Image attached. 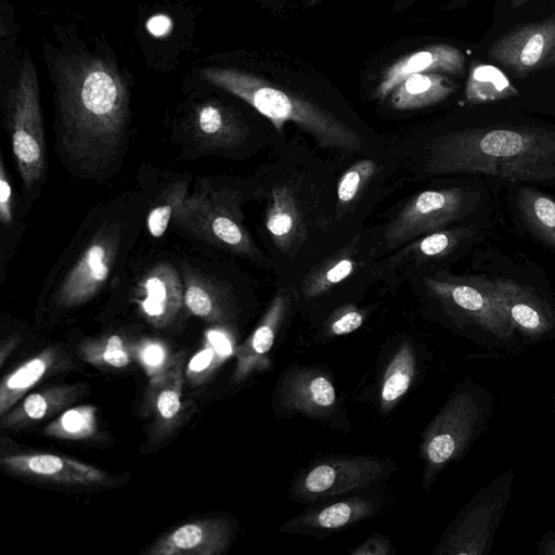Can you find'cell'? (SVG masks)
<instances>
[{
	"label": "cell",
	"instance_id": "cell-1",
	"mask_svg": "<svg viewBox=\"0 0 555 555\" xmlns=\"http://www.w3.org/2000/svg\"><path fill=\"white\" fill-rule=\"evenodd\" d=\"M55 89L59 138L67 156L86 171L109 164L124 142L129 90L112 59L89 51L48 59Z\"/></svg>",
	"mask_w": 555,
	"mask_h": 555
},
{
	"label": "cell",
	"instance_id": "cell-2",
	"mask_svg": "<svg viewBox=\"0 0 555 555\" xmlns=\"http://www.w3.org/2000/svg\"><path fill=\"white\" fill-rule=\"evenodd\" d=\"M430 173L479 172L503 179L555 178V134L520 128H478L447 133L429 144Z\"/></svg>",
	"mask_w": 555,
	"mask_h": 555
},
{
	"label": "cell",
	"instance_id": "cell-3",
	"mask_svg": "<svg viewBox=\"0 0 555 555\" xmlns=\"http://www.w3.org/2000/svg\"><path fill=\"white\" fill-rule=\"evenodd\" d=\"M202 79L240 98L268 118L278 132L294 122L326 149L358 152L361 137L327 111L268 81L235 68L206 66Z\"/></svg>",
	"mask_w": 555,
	"mask_h": 555
},
{
	"label": "cell",
	"instance_id": "cell-4",
	"mask_svg": "<svg viewBox=\"0 0 555 555\" xmlns=\"http://www.w3.org/2000/svg\"><path fill=\"white\" fill-rule=\"evenodd\" d=\"M4 115L17 169L24 186L29 189L44 175L47 157L38 76L28 51L9 90Z\"/></svg>",
	"mask_w": 555,
	"mask_h": 555
},
{
	"label": "cell",
	"instance_id": "cell-5",
	"mask_svg": "<svg viewBox=\"0 0 555 555\" xmlns=\"http://www.w3.org/2000/svg\"><path fill=\"white\" fill-rule=\"evenodd\" d=\"M466 208L467 194L459 188L420 192L410 198L386 228V247L396 248L417 236L439 231L460 219Z\"/></svg>",
	"mask_w": 555,
	"mask_h": 555
},
{
	"label": "cell",
	"instance_id": "cell-6",
	"mask_svg": "<svg viewBox=\"0 0 555 555\" xmlns=\"http://www.w3.org/2000/svg\"><path fill=\"white\" fill-rule=\"evenodd\" d=\"M118 244L115 228H105L94 236L60 285L55 295L59 306L82 305L100 292L114 267Z\"/></svg>",
	"mask_w": 555,
	"mask_h": 555
},
{
	"label": "cell",
	"instance_id": "cell-7",
	"mask_svg": "<svg viewBox=\"0 0 555 555\" xmlns=\"http://www.w3.org/2000/svg\"><path fill=\"white\" fill-rule=\"evenodd\" d=\"M386 470L385 463L372 456L330 459L304 475L297 492L309 500L335 496L385 478Z\"/></svg>",
	"mask_w": 555,
	"mask_h": 555
},
{
	"label": "cell",
	"instance_id": "cell-8",
	"mask_svg": "<svg viewBox=\"0 0 555 555\" xmlns=\"http://www.w3.org/2000/svg\"><path fill=\"white\" fill-rule=\"evenodd\" d=\"M176 211L179 219L204 233L219 246L254 260L261 259L257 246L242 223L238 211L227 201H194L184 203L182 210L176 206Z\"/></svg>",
	"mask_w": 555,
	"mask_h": 555
},
{
	"label": "cell",
	"instance_id": "cell-9",
	"mask_svg": "<svg viewBox=\"0 0 555 555\" xmlns=\"http://www.w3.org/2000/svg\"><path fill=\"white\" fill-rule=\"evenodd\" d=\"M555 49V16L518 27L496 39L489 57L526 75L544 65Z\"/></svg>",
	"mask_w": 555,
	"mask_h": 555
},
{
	"label": "cell",
	"instance_id": "cell-10",
	"mask_svg": "<svg viewBox=\"0 0 555 555\" xmlns=\"http://www.w3.org/2000/svg\"><path fill=\"white\" fill-rule=\"evenodd\" d=\"M1 465L20 476L61 483L96 486L107 480L105 472L95 466L48 453L2 456Z\"/></svg>",
	"mask_w": 555,
	"mask_h": 555
},
{
	"label": "cell",
	"instance_id": "cell-11",
	"mask_svg": "<svg viewBox=\"0 0 555 555\" xmlns=\"http://www.w3.org/2000/svg\"><path fill=\"white\" fill-rule=\"evenodd\" d=\"M135 299L147 321L155 326H166L184 304L183 282L171 264L158 263L138 284Z\"/></svg>",
	"mask_w": 555,
	"mask_h": 555
},
{
	"label": "cell",
	"instance_id": "cell-12",
	"mask_svg": "<svg viewBox=\"0 0 555 555\" xmlns=\"http://www.w3.org/2000/svg\"><path fill=\"white\" fill-rule=\"evenodd\" d=\"M193 139L205 149H231L247 135L243 119L216 100L196 104L189 117Z\"/></svg>",
	"mask_w": 555,
	"mask_h": 555
},
{
	"label": "cell",
	"instance_id": "cell-13",
	"mask_svg": "<svg viewBox=\"0 0 555 555\" xmlns=\"http://www.w3.org/2000/svg\"><path fill=\"white\" fill-rule=\"evenodd\" d=\"M463 53L446 43L431 44L395 62L384 74L375 95L388 96L405 78L418 73L443 72L460 75L464 72Z\"/></svg>",
	"mask_w": 555,
	"mask_h": 555
},
{
	"label": "cell",
	"instance_id": "cell-14",
	"mask_svg": "<svg viewBox=\"0 0 555 555\" xmlns=\"http://www.w3.org/2000/svg\"><path fill=\"white\" fill-rule=\"evenodd\" d=\"M229 541V527L222 519H204L184 524L157 541L147 552L152 555H216Z\"/></svg>",
	"mask_w": 555,
	"mask_h": 555
},
{
	"label": "cell",
	"instance_id": "cell-15",
	"mask_svg": "<svg viewBox=\"0 0 555 555\" xmlns=\"http://www.w3.org/2000/svg\"><path fill=\"white\" fill-rule=\"evenodd\" d=\"M424 285L434 296L448 306L476 315L487 324H502L500 312L482 280L427 276Z\"/></svg>",
	"mask_w": 555,
	"mask_h": 555
},
{
	"label": "cell",
	"instance_id": "cell-16",
	"mask_svg": "<svg viewBox=\"0 0 555 555\" xmlns=\"http://www.w3.org/2000/svg\"><path fill=\"white\" fill-rule=\"evenodd\" d=\"M266 227L274 245L292 253L304 241L306 231L299 201L287 184L272 189L266 211Z\"/></svg>",
	"mask_w": 555,
	"mask_h": 555
},
{
	"label": "cell",
	"instance_id": "cell-17",
	"mask_svg": "<svg viewBox=\"0 0 555 555\" xmlns=\"http://www.w3.org/2000/svg\"><path fill=\"white\" fill-rule=\"evenodd\" d=\"M500 312L517 325L533 331L540 328L544 320L541 301L524 285L506 280H482Z\"/></svg>",
	"mask_w": 555,
	"mask_h": 555
},
{
	"label": "cell",
	"instance_id": "cell-18",
	"mask_svg": "<svg viewBox=\"0 0 555 555\" xmlns=\"http://www.w3.org/2000/svg\"><path fill=\"white\" fill-rule=\"evenodd\" d=\"M336 392L322 374L300 370L287 376L282 388V402L287 409L319 414L332 408Z\"/></svg>",
	"mask_w": 555,
	"mask_h": 555
},
{
	"label": "cell",
	"instance_id": "cell-19",
	"mask_svg": "<svg viewBox=\"0 0 555 555\" xmlns=\"http://www.w3.org/2000/svg\"><path fill=\"white\" fill-rule=\"evenodd\" d=\"M288 302L287 292H279L251 336L237 349L236 380L245 377L255 366L257 360L267 354L272 348L276 332L287 311Z\"/></svg>",
	"mask_w": 555,
	"mask_h": 555
},
{
	"label": "cell",
	"instance_id": "cell-20",
	"mask_svg": "<svg viewBox=\"0 0 555 555\" xmlns=\"http://www.w3.org/2000/svg\"><path fill=\"white\" fill-rule=\"evenodd\" d=\"M454 89L455 85L440 74H413L391 91L390 104L399 111L423 108L443 101Z\"/></svg>",
	"mask_w": 555,
	"mask_h": 555
},
{
	"label": "cell",
	"instance_id": "cell-21",
	"mask_svg": "<svg viewBox=\"0 0 555 555\" xmlns=\"http://www.w3.org/2000/svg\"><path fill=\"white\" fill-rule=\"evenodd\" d=\"M55 358L52 348L46 349L3 378L0 386V416L9 412L47 374L55 363Z\"/></svg>",
	"mask_w": 555,
	"mask_h": 555
},
{
	"label": "cell",
	"instance_id": "cell-22",
	"mask_svg": "<svg viewBox=\"0 0 555 555\" xmlns=\"http://www.w3.org/2000/svg\"><path fill=\"white\" fill-rule=\"evenodd\" d=\"M76 390L73 388H52L28 395L22 404L1 416L3 427H22L40 421L69 403Z\"/></svg>",
	"mask_w": 555,
	"mask_h": 555
},
{
	"label": "cell",
	"instance_id": "cell-23",
	"mask_svg": "<svg viewBox=\"0 0 555 555\" xmlns=\"http://www.w3.org/2000/svg\"><path fill=\"white\" fill-rule=\"evenodd\" d=\"M184 305L196 317L221 321L228 306L221 292L209 281L185 268L183 271Z\"/></svg>",
	"mask_w": 555,
	"mask_h": 555
},
{
	"label": "cell",
	"instance_id": "cell-24",
	"mask_svg": "<svg viewBox=\"0 0 555 555\" xmlns=\"http://www.w3.org/2000/svg\"><path fill=\"white\" fill-rule=\"evenodd\" d=\"M375 511L372 502L351 498L323 506L302 515L298 522L309 528L335 530L371 516Z\"/></svg>",
	"mask_w": 555,
	"mask_h": 555
},
{
	"label": "cell",
	"instance_id": "cell-25",
	"mask_svg": "<svg viewBox=\"0 0 555 555\" xmlns=\"http://www.w3.org/2000/svg\"><path fill=\"white\" fill-rule=\"evenodd\" d=\"M517 94L516 88L498 67L490 64H477L472 67L465 88L467 102L488 103Z\"/></svg>",
	"mask_w": 555,
	"mask_h": 555
},
{
	"label": "cell",
	"instance_id": "cell-26",
	"mask_svg": "<svg viewBox=\"0 0 555 555\" xmlns=\"http://www.w3.org/2000/svg\"><path fill=\"white\" fill-rule=\"evenodd\" d=\"M518 207L531 231L555 247V201L530 189L518 195Z\"/></svg>",
	"mask_w": 555,
	"mask_h": 555
},
{
	"label": "cell",
	"instance_id": "cell-27",
	"mask_svg": "<svg viewBox=\"0 0 555 555\" xmlns=\"http://www.w3.org/2000/svg\"><path fill=\"white\" fill-rule=\"evenodd\" d=\"M415 374V356L410 344L403 343L393 354L383 379L382 405L390 409L410 388Z\"/></svg>",
	"mask_w": 555,
	"mask_h": 555
},
{
	"label": "cell",
	"instance_id": "cell-28",
	"mask_svg": "<svg viewBox=\"0 0 555 555\" xmlns=\"http://www.w3.org/2000/svg\"><path fill=\"white\" fill-rule=\"evenodd\" d=\"M461 230H439L414 240L397 253L396 257L392 258V263L399 264L403 260L422 262L446 256L461 240Z\"/></svg>",
	"mask_w": 555,
	"mask_h": 555
},
{
	"label": "cell",
	"instance_id": "cell-29",
	"mask_svg": "<svg viewBox=\"0 0 555 555\" xmlns=\"http://www.w3.org/2000/svg\"><path fill=\"white\" fill-rule=\"evenodd\" d=\"M357 266V260L350 254H341L328 259L306 276L301 288L304 295L307 298L320 296L350 276Z\"/></svg>",
	"mask_w": 555,
	"mask_h": 555
},
{
	"label": "cell",
	"instance_id": "cell-30",
	"mask_svg": "<svg viewBox=\"0 0 555 555\" xmlns=\"http://www.w3.org/2000/svg\"><path fill=\"white\" fill-rule=\"evenodd\" d=\"M182 364L183 359L178 356L157 376L155 408L163 421H172L181 410Z\"/></svg>",
	"mask_w": 555,
	"mask_h": 555
},
{
	"label": "cell",
	"instance_id": "cell-31",
	"mask_svg": "<svg viewBox=\"0 0 555 555\" xmlns=\"http://www.w3.org/2000/svg\"><path fill=\"white\" fill-rule=\"evenodd\" d=\"M95 411L92 405L68 409L44 428V434L63 439L88 438L95 431Z\"/></svg>",
	"mask_w": 555,
	"mask_h": 555
},
{
	"label": "cell",
	"instance_id": "cell-32",
	"mask_svg": "<svg viewBox=\"0 0 555 555\" xmlns=\"http://www.w3.org/2000/svg\"><path fill=\"white\" fill-rule=\"evenodd\" d=\"M376 164L372 159H361L349 167L337 184V203L340 208L348 206L374 176Z\"/></svg>",
	"mask_w": 555,
	"mask_h": 555
},
{
	"label": "cell",
	"instance_id": "cell-33",
	"mask_svg": "<svg viewBox=\"0 0 555 555\" xmlns=\"http://www.w3.org/2000/svg\"><path fill=\"white\" fill-rule=\"evenodd\" d=\"M364 321L363 313L354 306L341 308L333 318L330 331L334 335H346L358 330Z\"/></svg>",
	"mask_w": 555,
	"mask_h": 555
},
{
	"label": "cell",
	"instance_id": "cell-34",
	"mask_svg": "<svg viewBox=\"0 0 555 555\" xmlns=\"http://www.w3.org/2000/svg\"><path fill=\"white\" fill-rule=\"evenodd\" d=\"M138 356L150 374L156 376L164 371L167 353L163 345L156 341H146L139 348Z\"/></svg>",
	"mask_w": 555,
	"mask_h": 555
},
{
	"label": "cell",
	"instance_id": "cell-35",
	"mask_svg": "<svg viewBox=\"0 0 555 555\" xmlns=\"http://www.w3.org/2000/svg\"><path fill=\"white\" fill-rule=\"evenodd\" d=\"M101 359L105 364L116 369H121L129 364L130 357L120 336L112 335L108 337L101 352Z\"/></svg>",
	"mask_w": 555,
	"mask_h": 555
},
{
	"label": "cell",
	"instance_id": "cell-36",
	"mask_svg": "<svg viewBox=\"0 0 555 555\" xmlns=\"http://www.w3.org/2000/svg\"><path fill=\"white\" fill-rule=\"evenodd\" d=\"M179 199V198H178ZM178 199L167 204L160 205L153 208L147 218L146 225L150 234L153 237H160L167 230L168 224L176 210Z\"/></svg>",
	"mask_w": 555,
	"mask_h": 555
},
{
	"label": "cell",
	"instance_id": "cell-37",
	"mask_svg": "<svg viewBox=\"0 0 555 555\" xmlns=\"http://www.w3.org/2000/svg\"><path fill=\"white\" fill-rule=\"evenodd\" d=\"M0 220L9 227L13 220L12 188L8 178L3 158L0 159Z\"/></svg>",
	"mask_w": 555,
	"mask_h": 555
},
{
	"label": "cell",
	"instance_id": "cell-38",
	"mask_svg": "<svg viewBox=\"0 0 555 555\" xmlns=\"http://www.w3.org/2000/svg\"><path fill=\"white\" fill-rule=\"evenodd\" d=\"M218 361L215 349L209 345L199 352H197L188 364V375H198L207 372L212 363Z\"/></svg>",
	"mask_w": 555,
	"mask_h": 555
},
{
	"label": "cell",
	"instance_id": "cell-39",
	"mask_svg": "<svg viewBox=\"0 0 555 555\" xmlns=\"http://www.w3.org/2000/svg\"><path fill=\"white\" fill-rule=\"evenodd\" d=\"M207 340L215 349L219 360L224 359L231 353V346L227 337L218 331H209L207 333Z\"/></svg>",
	"mask_w": 555,
	"mask_h": 555
},
{
	"label": "cell",
	"instance_id": "cell-40",
	"mask_svg": "<svg viewBox=\"0 0 555 555\" xmlns=\"http://www.w3.org/2000/svg\"><path fill=\"white\" fill-rule=\"evenodd\" d=\"M389 548L388 540L384 537L371 538L360 547L354 550L352 554H387Z\"/></svg>",
	"mask_w": 555,
	"mask_h": 555
},
{
	"label": "cell",
	"instance_id": "cell-41",
	"mask_svg": "<svg viewBox=\"0 0 555 555\" xmlns=\"http://www.w3.org/2000/svg\"><path fill=\"white\" fill-rule=\"evenodd\" d=\"M555 65V49L552 51L550 56L546 59L543 66H552Z\"/></svg>",
	"mask_w": 555,
	"mask_h": 555
},
{
	"label": "cell",
	"instance_id": "cell-42",
	"mask_svg": "<svg viewBox=\"0 0 555 555\" xmlns=\"http://www.w3.org/2000/svg\"><path fill=\"white\" fill-rule=\"evenodd\" d=\"M529 1H532V0H511V3H512L513 8H518V7L524 5L525 3H528Z\"/></svg>",
	"mask_w": 555,
	"mask_h": 555
}]
</instances>
